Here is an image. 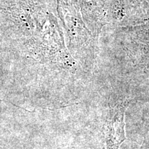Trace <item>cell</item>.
Listing matches in <instances>:
<instances>
[{
	"label": "cell",
	"mask_w": 149,
	"mask_h": 149,
	"mask_svg": "<svg viewBox=\"0 0 149 149\" xmlns=\"http://www.w3.org/2000/svg\"><path fill=\"white\" fill-rule=\"evenodd\" d=\"M128 106V102H122L107 110L104 125L107 149H119L125 141L124 119Z\"/></svg>",
	"instance_id": "cell-1"
}]
</instances>
